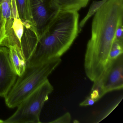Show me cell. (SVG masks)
I'll return each instance as SVG.
<instances>
[{"label":"cell","instance_id":"cell-1","mask_svg":"<svg viewBox=\"0 0 123 123\" xmlns=\"http://www.w3.org/2000/svg\"><path fill=\"white\" fill-rule=\"evenodd\" d=\"M123 18V0H108L94 15L84 62L86 74L93 82L100 78L109 62L116 29Z\"/></svg>","mask_w":123,"mask_h":123},{"label":"cell","instance_id":"cell-11","mask_svg":"<svg viewBox=\"0 0 123 123\" xmlns=\"http://www.w3.org/2000/svg\"><path fill=\"white\" fill-rule=\"evenodd\" d=\"M61 11H79L86 7L90 0H54Z\"/></svg>","mask_w":123,"mask_h":123},{"label":"cell","instance_id":"cell-18","mask_svg":"<svg viewBox=\"0 0 123 123\" xmlns=\"http://www.w3.org/2000/svg\"><path fill=\"white\" fill-rule=\"evenodd\" d=\"M71 120V115L69 112H67L63 116L50 122L54 123H68L70 122Z\"/></svg>","mask_w":123,"mask_h":123},{"label":"cell","instance_id":"cell-10","mask_svg":"<svg viewBox=\"0 0 123 123\" xmlns=\"http://www.w3.org/2000/svg\"><path fill=\"white\" fill-rule=\"evenodd\" d=\"M15 2L18 17L23 23L24 27L31 29L36 34L29 0H15Z\"/></svg>","mask_w":123,"mask_h":123},{"label":"cell","instance_id":"cell-3","mask_svg":"<svg viewBox=\"0 0 123 123\" xmlns=\"http://www.w3.org/2000/svg\"><path fill=\"white\" fill-rule=\"evenodd\" d=\"M60 58H54L34 65H26L25 71L18 77L14 85L5 97L6 105L10 108L18 106L47 79L61 63Z\"/></svg>","mask_w":123,"mask_h":123},{"label":"cell","instance_id":"cell-12","mask_svg":"<svg viewBox=\"0 0 123 123\" xmlns=\"http://www.w3.org/2000/svg\"><path fill=\"white\" fill-rule=\"evenodd\" d=\"M12 0H0V4L3 16L5 21L6 29L7 31L12 29L13 19L11 11Z\"/></svg>","mask_w":123,"mask_h":123},{"label":"cell","instance_id":"cell-5","mask_svg":"<svg viewBox=\"0 0 123 123\" xmlns=\"http://www.w3.org/2000/svg\"><path fill=\"white\" fill-rule=\"evenodd\" d=\"M36 34L39 39L61 11L54 0H29Z\"/></svg>","mask_w":123,"mask_h":123},{"label":"cell","instance_id":"cell-13","mask_svg":"<svg viewBox=\"0 0 123 123\" xmlns=\"http://www.w3.org/2000/svg\"><path fill=\"white\" fill-rule=\"evenodd\" d=\"M108 0H101L99 1H94L91 5L89 10L84 18L79 24V32L80 33L85 26L86 24L91 16L96 12L99 8L107 1Z\"/></svg>","mask_w":123,"mask_h":123},{"label":"cell","instance_id":"cell-6","mask_svg":"<svg viewBox=\"0 0 123 123\" xmlns=\"http://www.w3.org/2000/svg\"><path fill=\"white\" fill-rule=\"evenodd\" d=\"M123 56L122 54L117 59L109 62L103 74L99 79L105 94L123 88Z\"/></svg>","mask_w":123,"mask_h":123},{"label":"cell","instance_id":"cell-21","mask_svg":"<svg viewBox=\"0 0 123 123\" xmlns=\"http://www.w3.org/2000/svg\"></svg>","mask_w":123,"mask_h":123},{"label":"cell","instance_id":"cell-14","mask_svg":"<svg viewBox=\"0 0 123 123\" xmlns=\"http://www.w3.org/2000/svg\"><path fill=\"white\" fill-rule=\"evenodd\" d=\"M12 29L15 36L19 42L20 47L21 41L24 33V26L20 18H15L13 19Z\"/></svg>","mask_w":123,"mask_h":123},{"label":"cell","instance_id":"cell-15","mask_svg":"<svg viewBox=\"0 0 123 123\" xmlns=\"http://www.w3.org/2000/svg\"><path fill=\"white\" fill-rule=\"evenodd\" d=\"M123 43L114 41L109 54V62L118 58L123 54Z\"/></svg>","mask_w":123,"mask_h":123},{"label":"cell","instance_id":"cell-7","mask_svg":"<svg viewBox=\"0 0 123 123\" xmlns=\"http://www.w3.org/2000/svg\"><path fill=\"white\" fill-rule=\"evenodd\" d=\"M18 77L11 64L8 48L0 46V97L6 96Z\"/></svg>","mask_w":123,"mask_h":123},{"label":"cell","instance_id":"cell-8","mask_svg":"<svg viewBox=\"0 0 123 123\" xmlns=\"http://www.w3.org/2000/svg\"><path fill=\"white\" fill-rule=\"evenodd\" d=\"M38 40L37 36L32 29L24 27V33L21 41L20 48L26 62L33 53Z\"/></svg>","mask_w":123,"mask_h":123},{"label":"cell","instance_id":"cell-4","mask_svg":"<svg viewBox=\"0 0 123 123\" xmlns=\"http://www.w3.org/2000/svg\"><path fill=\"white\" fill-rule=\"evenodd\" d=\"M54 88L47 79L18 106L15 112L4 123H40L42 108Z\"/></svg>","mask_w":123,"mask_h":123},{"label":"cell","instance_id":"cell-20","mask_svg":"<svg viewBox=\"0 0 123 123\" xmlns=\"http://www.w3.org/2000/svg\"><path fill=\"white\" fill-rule=\"evenodd\" d=\"M4 122V121L2 119H0V123H3Z\"/></svg>","mask_w":123,"mask_h":123},{"label":"cell","instance_id":"cell-16","mask_svg":"<svg viewBox=\"0 0 123 123\" xmlns=\"http://www.w3.org/2000/svg\"><path fill=\"white\" fill-rule=\"evenodd\" d=\"M7 37L5 21L3 16L0 4V46H2Z\"/></svg>","mask_w":123,"mask_h":123},{"label":"cell","instance_id":"cell-9","mask_svg":"<svg viewBox=\"0 0 123 123\" xmlns=\"http://www.w3.org/2000/svg\"><path fill=\"white\" fill-rule=\"evenodd\" d=\"M9 49V57L13 69L18 77L20 76L25 69L26 62L17 45L10 46L7 47Z\"/></svg>","mask_w":123,"mask_h":123},{"label":"cell","instance_id":"cell-17","mask_svg":"<svg viewBox=\"0 0 123 123\" xmlns=\"http://www.w3.org/2000/svg\"><path fill=\"white\" fill-rule=\"evenodd\" d=\"M114 41L123 43V21H121L117 26L115 32Z\"/></svg>","mask_w":123,"mask_h":123},{"label":"cell","instance_id":"cell-2","mask_svg":"<svg viewBox=\"0 0 123 123\" xmlns=\"http://www.w3.org/2000/svg\"><path fill=\"white\" fill-rule=\"evenodd\" d=\"M78 11H61L39 39L26 65L38 64L60 58L69 49L79 33Z\"/></svg>","mask_w":123,"mask_h":123},{"label":"cell","instance_id":"cell-19","mask_svg":"<svg viewBox=\"0 0 123 123\" xmlns=\"http://www.w3.org/2000/svg\"><path fill=\"white\" fill-rule=\"evenodd\" d=\"M96 101L90 96L87 97L86 99L81 102L80 104V106H92L94 105Z\"/></svg>","mask_w":123,"mask_h":123}]
</instances>
